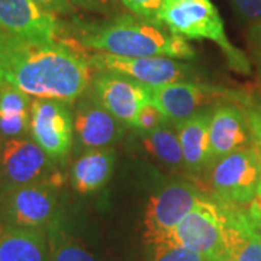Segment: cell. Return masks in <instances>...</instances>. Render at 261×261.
I'll return each instance as SVG.
<instances>
[{"label": "cell", "instance_id": "1", "mask_svg": "<svg viewBox=\"0 0 261 261\" xmlns=\"http://www.w3.org/2000/svg\"><path fill=\"white\" fill-rule=\"evenodd\" d=\"M90 70L70 42L39 44L0 29V82L31 97L74 103L90 84Z\"/></svg>", "mask_w": 261, "mask_h": 261}, {"label": "cell", "instance_id": "2", "mask_svg": "<svg viewBox=\"0 0 261 261\" xmlns=\"http://www.w3.org/2000/svg\"><path fill=\"white\" fill-rule=\"evenodd\" d=\"M70 44L84 51L121 57H170L192 60L195 48L185 38L144 19L122 15L103 22H80L71 27Z\"/></svg>", "mask_w": 261, "mask_h": 261}, {"label": "cell", "instance_id": "3", "mask_svg": "<svg viewBox=\"0 0 261 261\" xmlns=\"http://www.w3.org/2000/svg\"><path fill=\"white\" fill-rule=\"evenodd\" d=\"M161 22L170 32L186 41H212L221 48L233 71L250 74L248 57L229 41L224 20L212 0H164Z\"/></svg>", "mask_w": 261, "mask_h": 261}, {"label": "cell", "instance_id": "4", "mask_svg": "<svg viewBox=\"0 0 261 261\" xmlns=\"http://www.w3.org/2000/svg\"><path fill=\"white\" fill-rule=\"evenodd\" d=\"M202 177L205 192L212 199L231 206H248L258 193L261 183L260 157L255 145L233 151L212 166Z\"/></svg>", "mask_w": 261, "mask_h": 261}, {"label": "cell", "instance_id": "5", "mask_svg": "<svg viewBox=\"0 0 261 261\" xmlns=\"http://www.w3.org/2000/svg\"><path fill=\"white\" fill-rule=\"evenodd\" d=\"M168 238L211 260L226 261L229 222L224 205L206 195Z\"/></svg>", "mask_w": 261, "mask_h": 261}, {"label": "cell", "instance_id": "6", "mask_svg": "<svg viewBox=\"0 0 261 261\" xmlns=\"http://www.w3.org/2000/svg\"><path fill=\"white\" fill-rule=\"evenodd\" d=\"M58 164L31 137L0 140V195L32 183L61 185Z\"/></svg>", "mask_w": 261, "mask_h": 261}, {"label": "cell", "instance_id": "7", "mask_svg": "<svg viewBox=\"0 0 261 261\" xmlns=\"http://www.w3.org/2000/svg\"><path fill=\"white\" fill-rule=\"evenodd\" d=\"M207 195L205 189L192 180L170 181L149 197L144 216L145 243L168 238L185 216Z\"/></svg>", "mask_w": 261, "mask_h": 261}, {"label": "cell", "instance_id": "8", "mask_svg": "<svg viewBox=\"0 0 261 261\" xmlns=\"http://www.w3.org/2000/svg\"><path fill=\"white\" fill-rule=\"evenodd\" d=\"M58 218V186L32 183L0 195V221L6 226L42 229Z\"/></svg>", "mask_w": 261, "mask_h": 261}, {"label": "cell", "instance_id": "9", "mask_svg": "<svg viewBox=\"0 0 261 261\" xmlns=\"http://www.w3.org/2000/svg\"><path fill=\"white\" fill-rule=\"evenodd\" d=\"M96 71L128 75L144 86L155 87L177 82H195L193 67L170 57H121L103 53L84 54Z\"/></svg>", "mask_w": 261, "mask_h": 261}, {"label": "cell", "instance_id": "10", "mask_svg": "<svg viewBox=\"0 0 261 261\" xmlns=\"http://www.w3.org/2000/svg\"><path fill=\"white\" fill-rule=\"evenodd\" d=\"M29 137L57 164H63L74 141V112L71 103L35 97L31 105Z\"/></svg>", "mask_w": 261, "mask_h": 261}, {"label": "cell", "instance_id": "11", "mask_svg": "<svg viewBox=\"0 0 261 261\" xmlns=\"http://www.w3.org/2000/svg\"><path fill=\"white\" fill-rule=\"evenodd\" d=\"M0 29L39 44L67 42L60 19L39 9L32 0H0Z\"/></svg>", "mask_w": 261, "mask_h": 261}, {"label": "cell", "instance_id": "12", "mask_svg": "<svg viewBox=\"0 0 261 261\" xmlns=\"http://www.w3.org/2000/svg\"><path fill=\"white\" fill-rule=\"evenodd\" d=\"M90 89L103 106L125 126H132L140 111L149 103L148 86L113 71H96Z\"/></svg>", "mask_w": 261, "mask_h": 261}, {"label": "cell", "instance_id": "13", "mask_svg": "<svg viewBox=\"0 0 261 261\" xmlns=\"http://www.w3.org/2000/svg\"><path fill=\"white\" fill-rule=\"evenodd\" d=\"M125 125L96 97L90 86L79 96L74 109V138L82 148L111 147L121 140Z\"/></svg>", "mask_w": 261, "mask_h": 261}, {"label": "cell", "instance_id": "14", "mask_svg": "<svg viewBox=\"0 0 261 261\" xmlns=\"http://www.w3.org/2000/svg\"><path fill=\"white\" fill-rule=\"evenodd\" d=\"M207 132H209L207 167L233 151L243 149L254 144L247 111L245 108L233 102H219L214 108H211Z\"/></svg>", "mask_w": 261, "mask_h": 261}, {"label": "cell", "instance_id": "15", "mask_svg": "<svg viewBox=\"0 0 261 261\" xmlns=\"http://www.w3.org/2000/svg\"><path fill=\"white\" fill-rule=\"evenodd\" d=\"M149 103H152L168 122L177 125L193 116L206 105L224 93L207 84L195 82H177L148 87Z\"/></svg>", "mask_w": 261, "mask_h": 261}, {"label": "cell", "instance_id": "16", "mask_svg": "<svg viewBox=\"0 0 261 261\" xmlns=\"http://www.w3.org/2000/svg\"><path fill=\"white\" fill-rule=\"evenodd\" d=\"M209 118L211 108L200 109L193 116L176 125L183 154L185 171L197 180L203 176L209 160Z\"/></svg>", "mask_w": 261, "mask_h": 261}, {"label": "cell", "instance_id": "17", "mask_svg": "<svg viewBox=\"0 0 261 261\" xmlns=\"http://www.w3.org/2000/svg\"><path fill=\"white\" fill-rule=\"evenodd\" d=\"M222 205L229 222L226 261H261V231L247 206Z\"/></svg>", "mask_w": 261, "mask_h": 261}, {"label": "cell", "instance_id": "18", "mask_svg": "<svg viewBox=\"0 0 261 261\" xmlns=\"http://www.w3.org/2000/svg\"><path fill=\"white\" fill-rule=\"evenodd\" d=\"M115 160L116 152L112 147L86 149L75 160L70 171V180L75 192L87 195L103 189L112 177Z\"/></svg>", "mask_w": 261, "mask_h": 261}, {"label": "cell", "instance_id": "19", "mask_svg": "<svg viewBox=\"0 0 261 261\" xmlns=\"http://www.w3.org/2000/svg\"><path fill=\"white\" fill-rule=\"evenodd\" d=\"M0 261H48L47 231L6 226L0 231Z\"/></svg>", "mask_w": 261, "mask_h": 261}, {"label": "cell", "instance_id": "20", "mask_svg": "<svg viewBox=\"0 0 261 261\" xmlns=\"http://www.w3.org/2000/svg\"><path fill=\"white\" fill-rule=\"evenodd\" d=\"M31 96L0 82V140L29 137Z\"/></svg>", "mask_w": 261, "mask_h": 261}, {"label": "cell", "instance_id": "21", "mask_svg": "<svg viewBox=\"0 0 261 261\" xmlns=\"http://www.w3.org/2000/svg\"><path fill=\"white\" fill-rule=\"evenodd\" d=\"M141 137L145 149L163 166L173 171H185L183 154L174 123L166 121L159 128Z\"/></svg>", "mask_w": 261, "mask_h": 261}, {"label": "cell", "instance_id": "22", "mask_svg": "<svg viewBox=\"0 0 261 261\" xmlns=\"http://www.w3.org/2000/svg\"><path fill=\"white\" fill-rule=\"evenodd\" d=\"M48 261H99L82 240H79L57 218L47 229Z\"/></svg>", "mask_w": 261, "mask_h": 261}, {"label": "cell", "instance_id": "23", "mask_svg": "<svg viewBox=\"0 0 261 261\" xmlns=\"http://www.w3.org/2000/svg\"><path fill=\"white\" fill-rule=\"evenodd\" d=\"M147 245H148L147 261H214L199 252L189 250L170 238Z\"/></svg>", "mask_w": 261, "mask_h": 261}, {"label": "cell", "instance_id": "24", "mask_svg": "<svg viewBox=\"0 0 261 261\" xmlns=\"http://www.w3.org/2000/svg\"><path fill=\"white\" fill-rule=\"evenodd\" d=\"M121 3L137 18L144 19L154 25L164 27L161 22V10L164 0H121Z\"/></svg>", "mask_w": 261, "mask_h": 261}, {"label": "cell", "instance_id": "25", "mask_svg": "<svg viewBox=\"0 0 261 261\" xmlns=\"http://www.w3.org/2000/svg\"><path fill=\"white\" fill-rule=\"evenodd\" d=\"M166 121L167 119L164 118V115L160 112L152 103H148L137 115L132 128H135L142 135V134H147V132H151L152 129L159 128L160 125L164 123Z\"/></svg>", "mask_w": 261, "mask_h": 261}, {"label": "cell", "instance_id": "26", "mask_svg": "<svg viewBox=\"0 0 261 261\" xmlns=\"http://www.w3.org/2000/svg\"><path fill=\"white\" fill-rule=\"evenodd\" d=\"M39 9L47 12L53 16H73L75 6L71 0H32Z\"/></svg>", "mask_w": 261, "mask_h": 261}, {"label": "cell", "instance_id": "27", "mask_svg": "<svg viewBox=\"0 0 261 261\" xmlns=\"http://www.w3.org/2000/svg\"><path fill=\"white\" fill-rule=\"evenodd\" d=\"M248 115V122L252 134V142L257 148L261 164V103H251L245 108ZM261 192V183L258 187V193Z\"/></svg>", "mask_w": 261, "mask_h": 261}, {"label": "cell", "instance_id": "28", "mask_svg": "<svg viewBox=\"0 0 261 261\" xmlns=\"http://www.w3.org/2000/svg\"><path fill=\"white\" fill-rule=\"evenodd\" d=\"M233 8L245 20L251 23L261 22V0H231Z\"/></svg>", "mask_w": 261, "mask_h": 261}, {"label": "cell", "instance_id": "29", "mask_svg": "<svg viewBox=\"0 0 261 261\" xmlns=\"http://www.w3.org/2000/svg\"><path fill=\"white\" fill-rule=\"evenodd\" d=\"M75 8L94 12V13H108L111 10V0H71Z\"/></svg>", "mask_w": 261, "mask_h": 261}, {"label": "cell", "instance_id": "30", "mask_svg": "<svg viewBox=\"0 0 261 261\" xmlns=\"http://www.w3.org/2000/svg\"><path fill=\"white\" fill-rule=\"evenodd\" d=\"M250 44H251L252 56L261 67V22L252 25L250 31Z\"/></svg>", "mask_w": 261, "mask_h": 261}, {"label": "cell", "instance_id": "31", "mask_svg": "<svg viewBox=\"0 0 261 261\" xmlns=\"http://www.w3.org/2000/svg\"><path fill=\"white\" fill-rule=\"evenodd\" d=\"M247 209H248L252 219L255 221V224H257V226L260 228L261 231V192L257 193V196L254 197V200L247 206Z\"/></svg>", "mask_w": 261, "mask_h": 261}]
</instances>
